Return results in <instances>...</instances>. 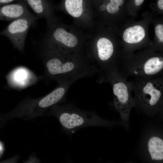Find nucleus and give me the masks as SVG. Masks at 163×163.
I'll use <instances>...</instances> for the list:
<instances>
[{"mask_svg": "<svg viewBox=\"0 0 163 163\" xmlns=\"http://www.w3.org/2000/svg\"><path fill=\"white\" fill-rule=\"evenodd\" d=\"M37 18L32 13L20 17L13 20L5 30L4 33L9 37L14 47L20 52L24 51L29 29Z\"/></svg>", "mask_w": 163, "mask_h": 163, "instance_id": "obj_12", "label": "nucleus"}, {"mask_svg": "<svg viewBox=\"0 0 163 163\" xmlns=\"http://www.w3.org/2000/svg\"><path fill=\"white\" fill-rule=\"evenodd\" d=\"M152 23L154 27V38L151 46L155 51L163 52V17L154 16Z\"/></svg>", "mask_w": 163, "mask_h": 163, "instance_id": "obj_16", "label": "nucleus"}, {"mask_svg": "<svg viewBox=\"0 0 163 163\" xmlns=\"http://www.w3.org/2000/svg\"><path fill=\"white\" fill-rule=\"evenodd\" d=\"M103 82H109L111 85L113 95V106L122 121L127 123L131 109L135 107L130 82L127 81V78L120 73L118 69H115L109 73Z\"/></svg>", "mask_w": 163, "mask_h": 163, "instance_id": "obj_9", "label": "nucleus"}, {"mask_svg": "<svg viewBox=\"0 0 163 163\" xmlns=\"http://www.w3.org/2000/svg\"><path fill=\"white\" fill-rule=\"evenodd\" d=\"M27 4L37 14V18H44L47 26L56 22L55 5L51 0H22Z\"/></svg>", "mask_w": 163, "mask_h": 163, "instance_id": "obj_13", "label": "nucleus"}, {"mask_svg": "<svg viewBox=\"0 0 163 163\" xmlns=\"http://www.w3.org/2000/svg\"><path fill=\"white\" fill-rule=\"evenodd\" d=\"M118 70L127 78L163 75V52L156 51L150 46L121 57Z\"/></svg>", "mask_w": 163, "mask_h": 163, "instance_id": "obj_5", "label": "nucleus"}, {"mask_svg": "<svg viewBox=\"0 0 163 163\" xmlns=\"http://www.w3.org/2000/svg\"><path fill=\"white\" fill-rule=\"evenodd\" d=\"M15 0H0V3L2 4L7 3Z\"/></svg>", "mask_w": 163, "mask_h": 163, "instance_id": "obj_19", "label": "nucleus"}, {"mask_svg": "<svg viewBox=\"0 0 163 163\" xmlns=\"http://www.w3.org/2000/svg\"><path fill=\"white\" fill-rule=\"evenodd\" d=\"M47 28L41 46L86 55V45L91 34L73 24H66L59 19Z\"/></svg>", "mask_w": 163, "mask_h": 163, "instance_id": "obj_3", "label": "nucleus"}, {"mask_svg": "<svg viewBox=\"0 0 163 163\" xmlns=\"http://www.w3.org/2000/svg\"><path fill=\"white\" fill-rule=\"evenodd\" d=\"M154 16L153 13L146 12L141 19L130 20L115 28L121 44V57L151 46L149 28Z\"/></svg>", "mask_w": 163, "mask_h": 163, "instance_id": "obj_7", "label": "nucleus"}, {"mask_svg": "<svg viewBox=\"0 0 163 163\" xmlns=\"http://www.w3.org/2000/svg\"><path fill=\"white\" fill-rule=\"evenodd\" d=\"M56 10L61 11L71 16L73 24L91 34L95 23L91 1L61 0L55 5Z\"/></svg>", "mask_w": 163, "mask_h": 163, "instance_id": "obj_11", "label": "nucleus"}, {"mask_svg": "<svg viewBox=\"0 0 163 163\" xmlns=\"http://www.w3.org/2000/svg\"><path fill=\"white\" fill-rule=\"evenodd\" d=\"M52 116L59 122L62 129L69 134L93 126H111L114 124L99 117L93 111L80 109L71 104H56L42 116Z\"/></svg>", "mask_w": 163, "mask_h": 163, "instance_id": "obj_6", "label": "nucleus"}, {"mask_svg": "<svg viewBox=\"0 0 163 163\" xmlns=\"http://www.w3.org/2000/svg\"><path fill=\"white\" fill-rule=\"evenodd\" d=\"M148 149L152 160L161 161L163 159V140L156 136L151 137L148 143Z\"/></svg>", "mask_w": 163, "mask_h": 163, "instance_id": "obj_17", "label": "nucleus"}, {"mask_svg": "<svg viewBox=\"0 0 163 163\" xmlns=\"http://www.w3.org/2000/svg\"><path fill=\"white\" fill-rule=\"evenodd\" d=\"M10 82L13 88L21 89L35 83L37 76L27 69L20 67L14 69L10 74Z\"/></svg>", "mask_w": 163, "mask_h": 163, "instance_id": "obj_14", "label": "nucleus"}, {"mask_svg": "<svg viewBox=\"0 0 163 163\" xmlns=\"http://www.w3.org/2000/svg\"><path fill=\"white\" fill-rule=\"evenodd\" d=\"M87 56L97 67L101 83L109 73L119 69L121 55L120 39L115 28L95 24L86 45Z\"/></svg>", "mask_w": 163, "mask_h": 163, "instance_id": "obj_2", "label": "nucleus"}, {"mask_svg": "<svg viewBox=\"0 0 163 163\" xmlns=\"http://www.w3.org/2000/svg\"><path fill=\"white\" fill-rule=\"evenodd\" d=\"M2 125V124L0 122V128L1 127Z\"/></svg>", "mask_w": 163, "mask_h": 163, "instance_id": "obj_20", "label": "nucleus"}, {"mask_svg": "<svg viewBox=\"0 0 163 163\" xmlns=\"http://www.w3.org/2000/svg\"><path fill=\"white\" fill-rule=\"evenodd\" d=\"M72 85L71 82H65L58 84L52 91L43 97L25 98L11 111L1 114L0 122L2 124L15 118L27 120L42 116L53 106L66 101V94Z\"/></svg>", "mask_w": 163, "mask_h": 163, "instance_id": "obj_4", "label": "nucleus"}, {"mask_svg": "<svg viewBox=\"0 0 163 163\" xmlns=\"http://www.w3.org/2000/svg\"><path fill=\"white\" fill-rule=\"evenodd\" d=\"M44 68L41 79L47 82L55 81L58 84L99 74L97 66L87 55L68 53L41 47L40 53Z\"/></svg>", "mask_w": 163, "mask_h": 163, "instance_id": "obj_1", "label": "nucleus"}, {"mask_svg": "<svg viewBox=\"0 0 163 163\" xmlns=\"http://www.w3.org/2000/svg\"><path fill=\"white\" fill-rule=\"evenodd\" d=\"M95 24L115 28L135 19L124 7L125 0H91Z\"/></svg>", "mask_w": 163, "mask_h": 163, "instance_id": "obj_10", "label": "nucleus"}, {"mask_svg": "<svg viewBox=\"0 0 163 163\" xmlns=\"http://www.w3.org/2000/svg\"><path fill=\"white\" fill-rule=\"evenodd\" d=\"M89 0V1H91V0Z\"/></svg>", "mask_w": 163, "mask_h": 163, "instance_id": "obj_21", "label": "nucleus"}, {"mask_svg": "<svg viewBox=\"0 0 163 163\" xmlns=\"http://www.w3.org/2000/svg\"><path fill=\"white\" fill-rule=\"evenodd\" d=\"M130 82L134 93L135 107L149 114L162 110L163 75L149 78L134 77Z\"/></svg>", "mask_w": 163, "mask_h": 163, "instance_id": "obj_8", "label": "nucleus"}, {"mask_svg": "<svg viewBox=\"0 0 163 163\" xmlns=\"http://www.w3.org/2000/svg\"><path fill=\"white\" fill-rule=\"evenodd\" d=\"M31 13L23 1L5 5L0 8V16L13 20Z\"/></svg>", "mask_w": 163, "mask_h": 163, "instance_id": "obj_15", "label": "nucleus"}, {"mask_svg": "<svg viewBox=\"0 0 163 163\" xmlns=\"http://www.w3.org/2000/svg\"><path fill=\"white\" fill-rule=\"evenodd\" d=\"M33 160L35 162H36L40 161V160L38 159L37 158H36V157L32 156L30 157L26 161L27 162H32Z\"/></svg>", "mask_w": 163, "mask_h": 163, "instance_id": "obj_18", "label": "nucleus"}]
</instances>
